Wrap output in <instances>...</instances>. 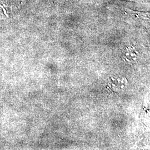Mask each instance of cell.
Wrapping results in <instances>:
<instances>
[{
  "label": "cell",
  "mask_w": 150,
  "mask_h": 150,
  "mask_svg": "<svg viewBox=\"0 0 150 150\" xmlns=\"http://www.w3.org/2000/svg\"><path fill=\"white\" fill-rule=\"evenodd\" d=\"M47 1H48L49 2H54V1H57V0H47Z\"/></svg>",
  "instance_id": "3957f363"
},
{
  "label": "cell",
  "mask_w": 150,
  "mask_h": 150,
  "mask_svg": "<svg viewBox=\"0 0 150 150\" xmlns=\"http://www.w3.org/2000/svg\"><path fill=\"white\" fill-rule=\"evenodd\" d=\"M126 14L139 21L149 22L150 20V13L147 12H140L127 9L126 11Z\"/></svg>",
  "instance_id": "7a4b0ae2"
},
{
  "label": "cell",
  "mask_w": 150,
  "mask_h": 150,
  "mask_svg": "<svg viewBox=\"0 0 150 150\" xmlns=\"http://www.w3.org/2000/svg\"><path fill=\"white\" fill-rule=\"evenodd\" d=\"M128 1H138V0H128Z\"/></svg>",
  "instance_id": "277c9868"
},
{
  "label": "cell",
  "mask_w": 150,
  "mask_h": 150,
  "mask_svg": "<svg viewBox=\"0 0 150 150\" xmlns=\"http://www.w3.org/2000/svg\"><path fill=\"white\" fill-rule=\"evenodd\" d=\"M16 11V6L13 0H0V21L10 20Z\"/></svg>",
  "instance_id": "6da1fadb"
}]
</instances>
